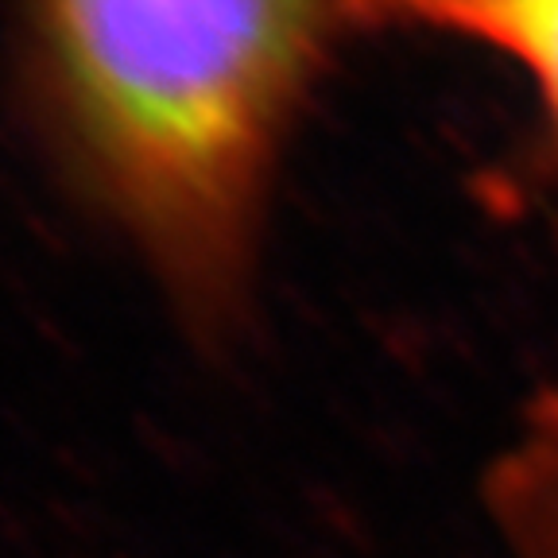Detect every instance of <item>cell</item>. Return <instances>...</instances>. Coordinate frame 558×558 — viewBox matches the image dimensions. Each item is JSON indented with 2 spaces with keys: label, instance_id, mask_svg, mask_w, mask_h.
<instances>
[{
  "label": "cell",
  "instance_id": "cell-2",
  "mask_svg": "<svg viewBox=\"0 0 558 558\" xmlns=\"http://www.w3.org/2000/svg\"><path fill=\"white\" fill-rule=\"evenodd\" d=\"M353 27L458 35L515 62L539 101V156L558 191V0H353Z\"/></svg>",
  "mask_w": 558,
  "mask_h": 558
},
{
  "label": "cell",
  "instance_id": "cell-1",
  "mask_svg": "<svg viewBox=\"0 0 558 558\" xmlns=\"http://www.w3.org/2000/svg\"><path fill=\"white\" fill-rule=\"evenodd\" d=\"M35 121L206 338L244 318L279 163L353 0H20Z\"/></svg>",
  "mask_w": 558,
  "mask_h": 558
},
{
  "label": "cell",
  "instance_id": "cell-3",
  "mask_svg": "<svg viewBox=\"0 0 558 558\" xmlns=\"http://www.w3.org/2000/svg\"><path fill=\"white\" fill-rule=\"evenodd\" d=\"M493 515L558 520V380L523 411L520 430L500 450L488 477Z\"/></svg>",
  "mask_w": 558,
  "mask_h": 558
}]
</instances>
